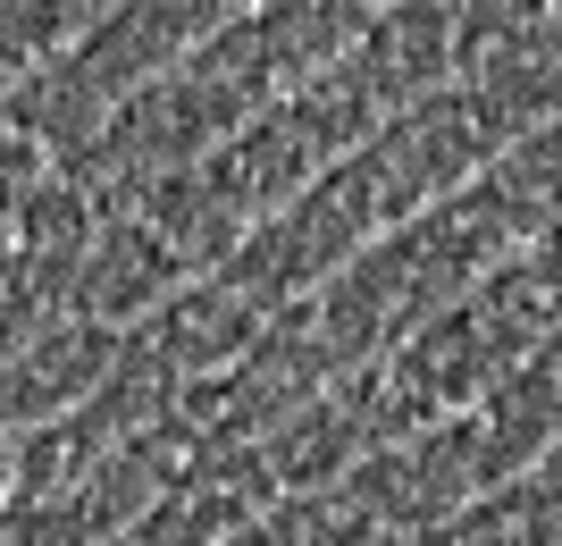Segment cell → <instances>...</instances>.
Returning <instances> with one entry per match:
<instances>
[{"mask_svg": "<svg viewBox=\"0 0 562 546\" xmlns=\"http://www.w3.org/2000/svg\"><path fill=\"white\" fill-rule=\"evenodd\" d=\"M101 513L85 497H9L0 504V546H101Z\"/></svg>", "mask_w": 562, "mask_h": 546, "instance_id": "cell-1", "label": "cell"}, {"mask_svg": "<svg viewBox=\"0 0 562 546\" xmlns=\"http://www.w3.org/2000/svg\"><path fill=\"white\" fill-rule=\"evenodd\" d=\"M18 497V437H0V504Z\"/></svg>", "mask_w": 562, "mask_h": 546, "instance_id": "cell-2", "label": "cell"}]
</instances>
